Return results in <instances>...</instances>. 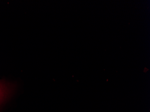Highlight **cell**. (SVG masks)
<instances>
[{"instance_id": "cell-1", "label": "cell", "mask_w": 150, "mask_h": 112, "mask_svg": "<svg viewBox=\"0 0 150 112\" xmlns=\"http://www.w3.org/2000/svg\"><path fill=\"white\" fill-rule=\"evenodd\" d=\"M12 91V87L4 81H0V103L10 95Z\"/></svg>"}]
</instances>
